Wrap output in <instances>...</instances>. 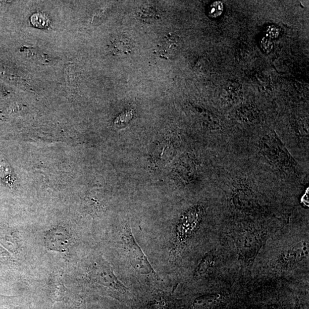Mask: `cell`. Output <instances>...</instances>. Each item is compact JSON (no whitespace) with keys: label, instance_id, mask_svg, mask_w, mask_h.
Masks as SVG:
<instances>
[{"label":"cell","instance_id":"cell-18","mask_svg":"<svg viewBox=\"0 0 309 309\" xmlns=\"http://www.w3.org/2000/svg\"><path fill=\"white\" fill-rule=\"evenodd\" d=\"M223 5L221 2H213L208 9L209 16L212 18L219 17L223 13Z\"/></svg>","mask_w":309,"mask_h":309},{"label":"cell","instance_id":"cell-10","mask_svg":"<svg viewBox=\"0 0 309 309\" xmlns=\"http://www.w3.org/2000/svg\"><path fill=\"white\" fill-rule=\"evenodd\" d=\"M147 309H173V303L168 293L158 292L151 300Z\"/></svg>","mask_w":309,"mask_h":309},{"label":"cell","instance_id":"cell-22","mask_svg":"<svg viewBox=\"0 0 309 309\" xmlns=\"http://www.w3.org/2000/svg\"><path fill=\"white\" fill-rule=\"evenodd\" d=\"M268 309H280V308H279V307H270L269 308H268Z\"/></svg>","mask_w":309,"mask_h":309},{"label":"cell","instance_id":"cell-11","mask_svg":"<svg viewBox=\"0 0 309 309\" xmlns=\"http://www.w3.org/2000/svg\"><path fill=\"white\" fill-rule=\"evenodd\" d=\"M215 263V255L214 252H209L206 254L199 263L195 271L196 277H201L208 273Z\"/></svg>","mask_w":309,"mask_h":309},{"label":"cell","instance_id":"cell-14","mask_svg":"<svg viewBox=\"0 0 309 309\" xmlns=\"http://www.w3.org/2000/svg\"><path fill=\"white\" fill-rule=\"evenodd\" d=\"M112 51L117 56H127L130 54L132 50V45L130 40L121 38L115 40L112 43Z\"/></svg>","mask_w":309,"mask_h":309},{"label":"cell","instance_id":"cell-4","mask_svg":"<svg viewBox=\"0 0 309 309\" xmlns=\"http://www.w3.org/2000/svg\"><path fill=\"white\" fill-rule=\"evenodd\" d=\"M91 273L95 280L100 284L108 287L114 291L121 294L127 292L126 287L117 279L111 266L104 260L96 263Z\"/></svg>","mask_w":309,"mask_h":309},{"label":"cell","instance_id":"cell-6","mask_svg":"<svg viewBox=\"0 0 309 309\" xmlns=\"http://www.w3.org/2000/svg\"><path fill=\"white\" fill-rule=\"evenodd\" d=\"M70 237L63 228L52 229L46 234L45 243L47 248L54 251L64 252L67 250Z\"/></svg>","mask_w":309,"mask_h":309},{"label":"cell","instance_id":"cell-21","mask_svg":"<svg viewBox=\"0 0 309 309\" xmlns=\"http://www.w3.org/2000/svg\"><path fill=\"white\" fill-rule=\"evenodd\" d=\"M294 309H302V308H301L300 305L299 304V303H296L295 308H294Z\"/></svg>","mask_w":309,"mask_h":309},{"label":"cell","instance_id":"cell-9","mask_svg":"<svg viewBox=\"0 0 309 309\" xmlns=\"http://www.w3.org/2000/svg\"><path fill=\"white\" fill-rule=\"evenodd\" d=\"M223 300V296L220 294H205L194 300L193 306L199 309H209L218 306Z\"/></svg>","mask_w":309,"mask_h":309},{"label":"cell","instance_id":"cell-3","mask_svg":"<svg viewBox=\"0 0 309 309\" xmlns=\"http://www.w3.org/2000/svg\"><path fill=\"white\" fill-rule=\"evenodd\" d=\"M260 149L272 162L284 167H294L295 162L284 146L274 134L264 137L260 143Z\"/></svg>","mask_w":309,"mask_h":309},{"label":"cell","instance_id":"cell-5","mask_svg":"<svg viewBox=\"0 0 309 309\" xmlns=\"http://www.w3.org/2000/svg\"><path fill=\"white\" fill-rule=\"evenodd\" d=\"M309 255V243L301 241L299 244L286 249L279 258V264L284 268L293 266L306 259Z\"/></svg>","mask_w":309,"mask_h":309},{"label":"cell","instance_id":"cell-13","mask_svg":"<svg viewBox=\"0 0 309 309\" xmlns=\"http://www.w3.org/2000/svg\"><path fill=\"white\" fill-rule=\"evenodd\" d=\"M241 250H244L246 254H256L259 246V239L256 234H246L241 239Z\"/></svg>","mask_w":309,"mask_h":309},{"label":"cell","instance_id":"cell-1","mask_svg":"<svg viewBox=\"0 0 309 309\" xmlns=\"http://www.w3.org/2000/svg\"><path fill=\"white\" fill-rule=\"evenodd\" d=\"M204 212L202 206L197 205L191 207L180 217L170 252L172 258L181 253L187 242L196 233L203 218Z\"/></svg>","mask_w":309,"mask_h":309},{"label":"cell","instance_id":"cell-16","mask_svg":"<svg viewBox=\"0 0 309 309\" xmlns=\"http://www.w3.org/2000/svg\"><path fill=\"white\" fill-rule=\"evenodd\" d=\"M133 117V112L132 110L127 111L121 113L119 116L115 120V126L117 128H123L127 126V124L130 122Z\"/></svg>","mask_w":309,"mask_h":309},{"label":"cell","instance_id":"cell-7","mask_svg":"<svg viewBox=\"0 0 309 309\" xmlns=\"http://www.w3.org/2000/svg\"><path fill=\"white\" fill-rule=\"evenodd\" d=\"M179 46L178 37L173 34H169L164 36L158 44L156 52L160 57L168 60L177 53Z\"/></svg>","mask_w":309,"mask_h":309},{"label":"cell","instance_id":"cell-8","mask_svg":"<svg viewBox=\"0 0 309 309\" xmlns=\"http://www.w3.org/2000/svg\"><path fill=\"white\" fill-rule=\"evenodd\" d=\"M232 201L239 210L251 211L257 206L256 198L251 191L246 189H240L235 191Z\"/></svg>","mask_w":309,"mask_h":309},{"label":"cell","instance_id":"cell-20","mask_svg":"<svg viewBox=\"0 0 309 309\" xmlns=\"http://www.w3.org/2000/svg\"><path fill=\"white\" fill-rule=\"evenodd\" d=\"M267 35L269 38H277L279 35L278 29L274 26H270L267 29Z\"/></svg>","mask_w":309,"mask_h":309},{"label":"cell","instance_id":"cell-19","mask_svg":"<svg viewBox=\"0 0 309 309\" xmlns=\"http://www.w3.org/2000/svg\"><path fill=\"white\" fill-rule=\"evenodd\" d=\"M261 49L265 53H269L273 50V42L270 38H263L260 41Z\"/></svg>","mask_w":309,"mask_h":309},{"label":"cell","instance_id":"cell-17","mask_svg":"<svg viewBox=\"0 0 309 309\" xmlns=\"http://www.w3.org/2000/svg\"><path fill=\"white\" fill-rule=\"evenodd\" d=\"M31 22L33 25L40 28H46L49 24V20L45 14L36 13L31 17Z\"/></svg>","mask_w":309,"mask_h":309},{"label":"cell","instance_id":"cell-12","mask_svg":"<svg viewBox=\"0 0 309 309\" xmlns=\"http://www.w3.org/2000/svg\"><path fill=\"white\" fill-rule=\"evenodd\" d=\"M140 18L145 23H152L159 19L161 12L153 5H145L139 12Z\"/></svg>","mask_w":309,"mask_h":309},{"label":"cell","instance_id":"cell-2","mask_svg":"<svg viewBox=\"0 0 309 309\" xmlns=\"http://www.w3.org/2000/svg\"><path fill=\"white\" fill-rule=\"evenodd\" d=\"M121 241L129 262L132 267L142 275H152L157 278L152 264L143 253V250L136 242L132 234L130 222H126L121 228Z\"/></svg>","mask_w":309,"mask_h":309},{"label":"cell","instance_id":"cell-15","mask_svg":"<svg viewBox=\"0 0 309 309\" xmlns=\"http://www.w3.org/2000/svg\"><path fill=\"white\" fill-rule=\"evenodd\" d=\"M52 296L54 301H60L63 297L66 289L60 276L56 275L51 283Z\"/></svg>","mask_w":309,"mask_h":309}]
</instances>
